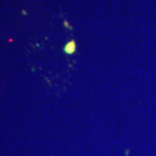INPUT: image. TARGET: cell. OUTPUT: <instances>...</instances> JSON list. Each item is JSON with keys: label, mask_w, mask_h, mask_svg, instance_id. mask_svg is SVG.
Instances as JSON below:
<instances>
[{"label": "cell", "mask_w": 156, "mask_h": 156, "mask_svg": "<svg viewBox=\"0 0 156 156\" xmlns=\"http://www.w3.org/2000/svg\"><path fill=\"white\" fill-rule=\"evenodd\" d=\"M76 42L74 40L68 42L63 48L64 53L67 55H72L76 52Z\"/></svg>", "instance_id": "1"}]
</instances>
